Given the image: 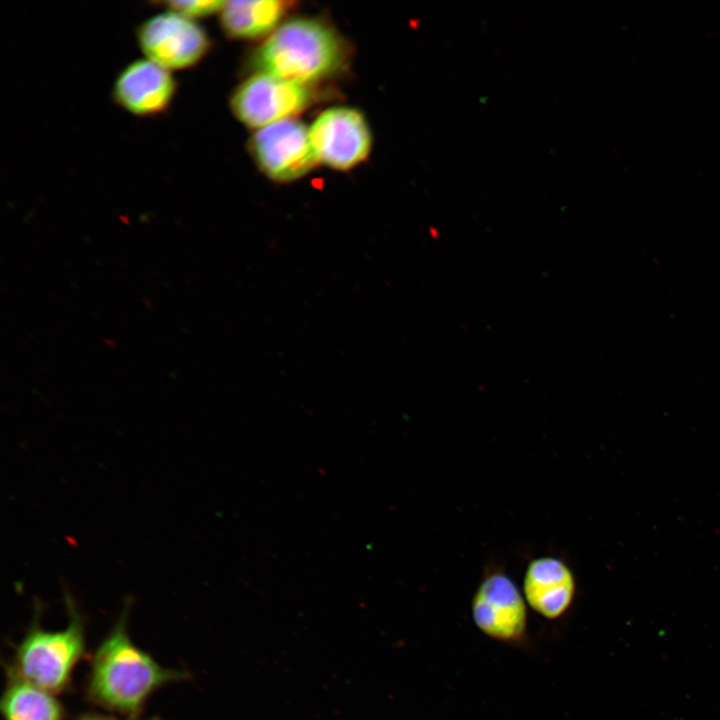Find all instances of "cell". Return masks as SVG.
I'll return each instance as SVG.
<instances>
[{
	"label": "cell",
	"instance_id": "obj_11",
	"mask_svg": "<svg viewBox=\"0 0 720 720\" xmlns=\"http://www.w3.org/2000/svg\"><path fill=\"white\" fill-rule=\"evenodd\" d=\"M5 720H63L64 710L53 694L21 679L8 669L0 702Z\"/></svg>",
	"mask_w": 720,
	"mask_h": 720
},
{
	"label": "cell",
	"instance_id": "obj_13",
	"mask_svg": "<svg viewBox=\"0 0 720 720\" xmlns=\"http://www.w3.org/2000/svg\"><path fill=\"white\" fill-rule=\"evenodd\" d=\"M161 4L168 11L175 12L183 17L196 21L197 18L207 17L220 12L224 1H165Z\"/></svg>",
	"mask_w": 720,
	"mask_h": 720
},
{
	"label": "cell",
	"instance_id": "obj_3",
	"mask_svg": "<svg viewBox=\"0 0 720 720\" xmlns=\"http://www.w3.org/2000/svg\"><path fill=\"white\" fill-rule=\"evenodd\" d=\"M66 602L67 627L46 631L34 622L17 646L14 666L9 668L21 679L51 694L68 687L72 671L85 649L82 617L69 597Z\"/></svg>",
	"mask_w": 720,
	"mask_h": 720
},
{
	"label": "cell",
	"instance_id": "obj_10",
	"mask_svg": "<svg viewBox=\"0 0 720 720\" xmlns=\"http://www.w3.org/2000/svg\"><path fill=\"white\" fill-rule=\"evenodd\" d=\"M523 596L528 606L548 620L561 618L573 603L576 580L561 559L542 556L531 560L524 572Z\"/></svg>",
	"mask_w": 720,
	"mask_h": 720
},
{
	"label": "cell",
	"instance_id": "obj_12",
	"mask_svg": "<svg viewBox=\"0 0 720 720\" xmlns=\"http://www.w3.org/2000/svg\"><path fill=\"white\" fill-rule=\"evenodd\" d=\"M287 9L283 1H224L220 21L233 38H253L270 32Z\"/></svg>",
	"mask_w": 720,
	"mask_h": 720
},
{
	"label": "cell",
	"instance_id": "obj_9",
	"mask_svg": "<svg viewBox=\"0 0 720 720\" xmlns=\"http://www.w3.org/2000/svg\"><path fill=\"white\" fill-rule=\"evenodd\" d=\"M178 90L171 71L145 58L126 65L117 75L112 96L116 104L137 117H155L169 110Z\"/></svg>",
	"mask_w": 720,
	"mask_h": 720
},
{
	"label": "cell",
	"instance_id": "obj_7",
	"mask_svg": "<svg viewBox=\"0 0 720 720\" xmlns=\"http://www.w3.org/2000/svg\"><path fill=\"white\" fill-rule=\"evenodd\" d=\"M317 161L346 170L364 160L371 146L368 125L358 111L335 107L324 111L309 129Z\"/></svg>",
	"mask_w": 720,
	"mask_h": 720
},
{
	"label": "cell",
	"instance_id": "obj_4",
	"mask_svg": "<svg viewBox=\"0 0 720 720\" xmlns=\"http://www.w3.org/2000/svg\"><path fill=\"white\" fill-rule=\"evenodd\" d=\"M136 39L147 59L171 72L197 65L210 48L205 30L196 21L168 10L143 21Z\"/></svg>",
	"mask_w": 720,
	"mask_h": 720
},
{
	"label": "cell",
	"instance_id": "obj_14",
	"mask_svg": "<svg viewBox=\"0 0 720 720\" xmlns=\"http://www.w3.org/2000/svg\"><path fill=\"white\" fill-rule=\"evenodd\" d=\"M78 720H118L109 716H102V715H86L84 717H81Z\"/></svg>",
	"mask_w": 720,
	"mask_h": 720
},
{
	"label": "cell",
	"instance_id": "obj_8",
	"mask_svg": "<svg viewBox=\"0 0 720 720\" xmlns=\"http://www.w3.org/2000/svg\"><path fill=\"white\" fill-rule=\"evenodd\" d=\"M251 148L263 171L278 181L303 176L317 162L309 129L293 119L260 128L252 138Z\"/></svg>",
	"mask_w": 720,
	"mask_h": 720
},
{
	"label": "cell",
	"instance_id": "obj_1",
	"mask_svg": "<svg viewBox=\"0 0 720 720\" xmlns=\"http://www.w3.org/2000/svg\"><path fill=\"white\" fill-rule=\"evenodd\" d=\"M128 610L129 604L97 648L87 690L92 702L136 720L156 689L187 674L162 667L132 642L127 632Z\"/></svg>",
	"mask_w": 720,
	"mask_h": 720
},
{
	"label": "cell",
	"instance_id": "obj_5",
	"mask_svg": "<svg viewBox=\"0 0 720 720\" xmlns=\"http://www.w3.org/2000/svg\"><path fill=\"white\" fill-rule=\"evenodd\" d=\"M472 620L487 637L507 644L523 641L527 634V603L515 582L494 572L482 579L471 601Z\"/></svg>",
	"mask_w": 720,
	"mask_h": 720
},
{
	"label": "cell",
	"instance_id": "obj_6",
	"mask_svg": "<svg viewBox=\"0 0 720 720\" xmlns=\"http://www.w3.org/2000/svg\"><path fill=\"white\" fill-rule=\"evenodd\" d=\"M309 101L310 93L305 85L261 72L235 90L230 104L241 122L260 129L290 119Z\"/></svg>",
	"mask_w": 720,
	"mask_h": 720
},
{
	"label": "cell",
	"instance_id": "obj_2",
	"mask_svg": "<svg viewBox=\"0 0 720 720\" xmlns=\"http://www.w3.org/2000/svg\"><path fill=\"white\" fill-rule=\"evenodd\" d=\"M344 47L327 25L313 19H294L278 27L256 53L263 73L306 85L335 72Z\"/></svg>",
	"mask_w": 720,
	"mask_h": 720
}]
</instances>
